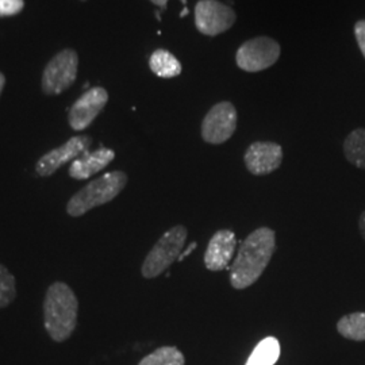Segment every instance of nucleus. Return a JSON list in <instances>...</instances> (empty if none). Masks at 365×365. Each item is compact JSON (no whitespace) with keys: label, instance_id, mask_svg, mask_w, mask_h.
I'll return each instance as SVG.
<instances>
[{"label":"nucleus","instance_id":"nucleus-12","mask_svg":"<svg viewBox=\"0 0 365 365\" xmlns=\"http://www.w3.org/2000/svg\"><path fill=\"white\" fill-rule=\"evenodd\" d=\"M237 240L232 230H218L211 237L205 253V265L211 272H220L225 269L233 259Z\"/></svg>","mask_w":365,"mask_h":365},{"label":"nucleus","instance_id":"nucleus-10","mask_svg":"<svg viewBox=\"0 0 365 365\" xmlns=\"http://www.w3.org/2000/svg\"><path fill=\"white\" fill-rule=\"evenodd\" d=\"M108 102V93L102 87H95L83 93L69 111V125L73 130L87 129Z\"/></svg>","mask_w":365,"mask_h":365},{"label":"nucleus","instance_id":"nucleus-17","mask_svg":"<svg viewBox=\"0 0 365 365\" xmlns=\"http://www.w3.org/2000/svg\"><path fill=\"white\" fill-rule=\"evenodd\" d=\"M337 331L344 339L365 341V313L357 312L344 315L337 322Z\"/></svg>","mask_w":365,"mask_h":365},{"label":"nucleus","instance_id":"nucleus-18","mask_svg":"<svg viewBox=\"0 0 365 365\" xmlns=\"http://www.w3.org/2000/svg\"><path fill=\"white\" fill-rule=\"evenodd\" d=\"M138 365H185V357L175 346H161L145 356Z\"/></svg>","mask_w":365,"mask_h":365},{"label":"nucleus","instance_id":"nucleus-16","mask_svg":"<svg viewBox=\"0 0 365 365\" xmlns=\"http://www.w3.org/2000/svg\"><path fill=\"white\" fill-rule=\"evenodd\" d=\"M280 357V344L274 337L262 339L249 356L247 365H274Z\"/></svg>","mask_w":365,"mask_h":365},{"label":"nucleus","instance_id":"nucleus-3","mask_svg":"<svg viewBox=\"0 0 365 365\" xmlns=\"http://www.w3.org/2000/svg\"><path fill=\"white\" fill-rule=\"evenodd\" d=\"M126 184L128 175L125 172H108L72 196L66 205V212L73 218H78L92 209L114 200L123 191Z\"/></svg>","mask_w":365,"mask_h":365},{"label":"nucleus","instance_id":"nucleus-25","mask_svg":"<svg viewBox=\"0 0 365 365\" xmlns=\"http://www.w3.org/2000/svg\"><path fill=\"white\" fill-rule=\"evenodd\" d=\"M4 84H6V78H4L3 73H0V93H1L3 88H4Z\"/></svg>","mask_w":365,"mask_h":365},{"label":"nucleus","instance_id":"nucleus-13","mask_svg":"<svg viewBox=\"0 0 365 365\" xmlns=\"http://www.w3.org/2000/svg\"><path fill=\"white\" fill-rule=\"evenodd\" d=\"M115 153L111 149L101 148L93 152H86L76 160L72 161L69 167V176L76 180H86L105 170L106 167L114 160Z\"/></svg>","mask_w":365,"mask_h":365},{"label":"nucleus","instance_id":"nucleus-5","mask_svg":"<svg viewBox=\"0 0 365 365\" xmlns=\"http://www.w3.org/2000/svg\"><path fill=\"white\" fill-rule=\"evenodd\" d=\"M78 53L66 49L54 56L42 75V91L46 95H58L68 90L78 75Z\"/></svg>","mask_w":365,"mask_h":365},{"label":"nucleus","instance_id":"nucleus-8","mask_svg":"<svg viewBox=\"0 0 365 365\" xmlns=\"http://www.w3.org/2000/svg\"><path fill=\"white\" fill-rule=\"evenodd\" d=\"M237 119V110L230 102L214 106L202 122L203 140L212 145L226 143L235 134Z\"/></svg>","mask_w":365,"mask_h":365},{"label":"nucleus","instance_id":"nucleus-1","mask_svg":"<svg viewBox=\"0 0 365 365\" xmlns=\"http://www.w3.org/2000/svg\"><path fill=\"white\" fill-rule=\"evenodd\" d=\"M276 235L269 227H259L244 240L230 268V283L235 289L253 286L272 260Z\"/></svg>","mask_w":365,"mask_h":365},{"label":"nucleus","instance_id":"nucleus-4","mask_svg":"<svg viewBox=\"0 0 365 365\" xmlns=\"http://www.w3.org/2000/svg\"><path fill=\"white\" fill-rule=\"evenodd\" d=\"M187 235L188 232L182 225L173 226L161 235L156 245L150 249L145 257L144 264L141 267L143 276L146 279H155L164 274L175 261L179 260L185 245Z\"/></svg>","mask_w":365,"mask_h":365},{"label":"nucleus","instance_id":"nucleus-14","mask_svg":"<svg viewBox=\"0 0 365 365\" xmlns=\"http://www.w3.org/2000/svg\"><path fill=\"white\" fill-rule=\"evenodd\" d=\"M149 66L152 72L158 78H176L182 73V64L179 60L172 53L164 49H158L150 56Z\"/></svg>","mask_w":365,"mask_h":365},{"label":"nucleus","instance_id":"nucleus-20","mask_svg":"<svg viewBox=\"0 0 365 365\" xmlns=\"http://www.w3.org/2000/svg\"><path fill=\"white\" fill-rule=\"evenodd\" d=\"M24 0H0V16H11L21 13Z\"/></svg>","mask_w":365,"mask_h":365},{"label":"nucleus","instance_id":"nucleus-19","mask_svg":"<svg viewBox=\"0 0 365 365\" xmlns=\"http://www.w3.org/2000/svg\"><path fill=\"white\" fill-rule=\"evenodd\" d=\"M16 297V284L14 274L0 264V309L7 307Z\"/></svg>","mask_w":365,"mask_h":365},{"label":"nucleus","instance_id":"nucleus-6","mask_svg":"<svg viewBox=\"0 0 365 365\" xmlns=\"http://www.w3.org/2000/svg\"><path fill=\"white\" fill-rule=\"evenodd\" d=\"M280 56V45L272 38L257 37L247 41L237 52V66L247 72H260L274 66Z\"/></svg>","mask_w":365,"mask_h":365},{"label":"nucleus","instance_id":"nucleus-15","mask_svg":"<svg viewBox=\"0 0 365 365\" xmlns=\"http://www.w3.org/2000/svg\"><path fill=\"white\" fill-rule=\"evenodd\" d=\"M344 155L352 165L365 170V129H356L345 138Z\"/></svg>","mask_w":365,"mask_h":365},{"label":"nucleus","instance_id":"nucleus-24","mask_svg":"<svg viewBox=\"0 0 365 365\" xmlns=\"http://www.w3.org/2000/svg\"><path fill=\"white\" fill-rule=\"evenodd\" d=\"M150 1L155 3L158 7H163V9H165V6H167V3H168V0H150Z\"/></svg>","mask_w":365,"mask_h":365},{"label":"nucleus","instance_id":"nucleus-11","mask_svg":"<svg viewBox=\"0 0 365 365\" xmlns=\"http://www.w3.org/2000/svg\"><path fill=\"white\" fill-rule=\"evenodd\" d=\"M247 170L256 176L269 175L282 165L283 149L279 144L257 141L249 146L244 156Z\"/></svg>","mask_w":365,"mask_h":365},{"label":"nucleus","instance_id":"nucleus-21","mask_svg":"<svg viewBox=\"0 0 365 365\" xmlns=\"http://www.w3.org/2000/svg\"><path fill=\"white\" fill-rule=\"evenodd\" d=\"M354 36H356L357 43H359V48L365 57V21H359L354 25Z\"/></svg>","mask_w":365,"mask_h":365},{"label":"nucleus","instance_id":"nucleus-22","mask_svg":"<svg viewBox=\"0 0 365 365\" xmlns=\"http://www.w3.org/2000/svg\"><path fill=\"white\" fill-rule=\"evenodd\" d=\"M359 229H360V233H361L363 238L365 240V211L361 212V215L359 218Z\"/></svg>","mask_w":365,"mask_h":365},{"label":"nucleus","instance_id":"nucleus-7","mask_svg":"<svg viewBox=\"0 0 365 365\" xmlns=\"http://www.w3.org/2000/svg\"><path fill=\"white\" fill-rule=\"evenodd\" d=\"M235 13L217 0H200L196 3L195 26L205 36H218L235 25Z\"/></svg>","mask_w":365,"mask_h":365},{"label":"nucleus","instance_id":"nucleus-23","mask_svg":"<svg viewBox=\"0 0 365 365\" xmlns=\"http://www.w3.org/2000/svg\"><path fill=\"white\" fill-rule=\"evenodd\" d=\"M195 248L196 242H192V244H191V245H190V247L187 248V250H185V252H182V255H180V257H179V261H182V259L185 257V256H188V255H190V253H191V252H192V250H194V249Z\"/></svg>","mask_w":365,"mask_h":365},{"label":"nucleus","instance_id":"nucleus-9","mask_svg":"<svg viewBox=\"0 0 365 365\" xmlns=\"http://www.w3.org/2000/svg\"><path fill=\"white\" fill-rule=\"evenodd\" d=\"M91 137L76 135L66 141V144L53 149L39 158L36 164V172L42 178L52 176L66 163L76 160L78 156L86 153L91 146Z\"/></svg>","mask_w":365,"mask_h":365},{"label":"nucleus","instance_id":"nucleus-2","mask_svg":"<svg viewBox=\"0 0 365 365\" xmlns=\"http://www.w3.org/2000/svg\"><path fill=\"white\" fill-rule=\"evenodd\" d=\"M78 302L66 283L56 282L48 288L43 300V322L51 339L64 342L78 325Z\"/></svg>","mask_w":365,"mask_h":365}]
</instances>
